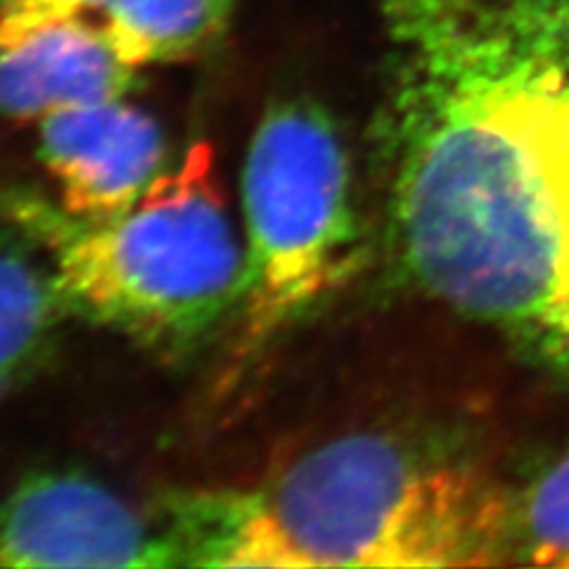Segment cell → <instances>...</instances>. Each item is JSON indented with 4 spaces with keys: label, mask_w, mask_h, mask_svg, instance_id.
Instances as JSON below:
<instances>
[{
    "label": "cell",
    "mask_w": 569,
    "mask_h": 569,
    "mask_svg": "<svg viewBox=\"0 0 569 569\" xmlns=\"http://www.w3.org/2000/svg\"><path fill=\"white\" fill-rule=\"evenodd\" d=\"M376 6L399 261L569 372V0Z\"/></svg>",
    "instance_id": "obj_1"
},
{
    "label": "cell",
    "mask_w": 569,
    "mask_h": 569,
    "mask_svg": "<svg viewBox=\"0 0 569 569\" xmlns=\"http://www.w3.org/2000/svg\"><path fill=\"white\" fill-rule=\"evenodd\" d=\"M176 567H491L510 506L479 475L385 435H347L252 489L169 496Z\"/></svg>",
    "instance_id": "obj_2"
},
{
    "label": "cell",
    "mask_w": 569,
    "mask_h": 569,
    "mask_svg": "<svg viewBox=\"0 0 569 569\" xmlns=\"http://www.w3.org/2000/svg\"><path fill=\"white\" fill-rule=\"evenodd\" d=\"M0 217L41 252L64 311L159 353H188L238 309L244 244L209 142H194L142 198L110 219H83L20 188Z\"/></svg>",
    "instance_id": "obj_3"
},
{
    "label": "cell",
    "mask_w": 569,
    "mask_h": 569,
    "mask_svg": "<svg viewBox=\"0 0 569 569\" xmlns=\"http://www.w3.org/2000/svg\"><path fill=\"white\" fill-rule=\"evenodd\" d=\"M240 342L259 347L347 278L359 228L351 164L332 119L309 100L263 112L242 167Z\"/></svg>",
    "instance_id": "obj_4"
},
{
    "label": "cell",
    "mask_w": 569,
    "mask_h": 569,
    "mask_svg": "<svg viewBox=\"0 0 569 569\" xmlns=\"http://www.w3.org/2000/svg\"><path fill=\"white\" fill-rule=\"evenodd\" d=\"M0 567H176L162 522L77 472L0 496Z\"/></svg>",
    "instance_id": "obj_5"
},
{
    "label": "cell",
    "mask_w": 569,
    "mask_h": 569,
    "mask_svg": "<svg viewBox=\"0 0 569 569\" xmlns=\"http://www.w3.org/2000/svg\"><path fill=\"white\" fill-rule=\"evenodd\" d=\"M39 121L41 164L58 186L60 207L77 217H117L167 171L159 123L121 98L67 107Z\"/></svg>",
    "instance_id": "obj_6"
},
{
    "label": "cell",
    "mask_w": 569,
    "mask_h": 569,
    "mask_svg": "<svg viewBox=\"0 0 569 569\" xmlns=\"http://www.w3.org/2000/svg\"><path fill=\"white\" fill-rule=\"evenodd\" d=\"M138 71L100 27L60 17L0 36V114L43 119L67 107L119 100Z\"/></svg>",
    "instance_id": "obj_7"
},
{
    "label": "cell",
    "mask_w": 569,
    "mask_h": 569,
    "mask_svg": "<svg viewBox=\"0 0 569 569\" xmlns=\"http://www.w3.org/2000/svg\"><path fill=\"white\" fill-rule=\"evenodd\" d=\"M240 0H0V36L74 17L100 27L136 67L200 56L221 39Z\"/></svg>",
    "instance_id": "obj_8"
},
{
    "label": "cell",
    "mask_w": 569,
    "mask_h": 569,
    "mask_svg": "<svg viewBox=\"0 0 569 569\" xmlns=\"http://www.w3.org/2000/svg\"><path fill=\"white\" fill-rule=\"evenodd\" d=\"M33 244L0 223V401L43 361L64 311Z\"/></svg>",
    "instance_id": "obj_9"
},
{
    "label": "cell",
    "mask_w": 569,
    "mask_h": 569,
    "mask_svg": "<svg viewBox=\"0 0 569 569\" xmlns=\"http://www.w3.org/2000/svg\"><path fill=\"white\" fill-rule=\"evenodd\" d=\"M512 562L569 567V451L510 508Z\"/></svg>",
    "instance_id": "obj_10"
}]
</instances>
